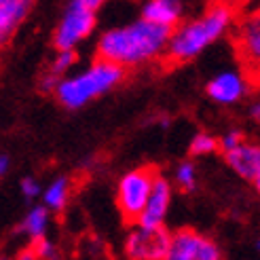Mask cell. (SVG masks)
<instances>
[{
	"instance_id": "cell-24",
	"label": "cell",
	"mask_w": 260,
	"mask_h": 260,
	"mask_svg": "<svg viewBox=\"0 0 260 260\" xmlns=\"http://www.w3.org/2000/svg\"><path fill=\"white\" fill-rule=\"evenodd\" d=\"M17 260H38V258H36V254H34V250L30 248V250H25V252H21Z\"/></svg>"
},
{
	"instance_id": "cell-25",
	"label": "cell",
	"mask_w": 260,
	"mask_h": 260,
	"mask_svg": "<svg viewBox=\"0 0 260 260\" xmlns=\"http://www.w3.org/2000/svg\"><path fill=\"white\" fill-rule=\"evenodd\" d=\"M218 3H224V5H229V7H233V9H237V7H241V5L248 3V0H218Z\"/></svg>"
},
{
	"instance_id": "cell-27",
	"label": "cell",
	"mask_w": 260,
	"mask_h": 260,
	"mask_svg": "<svg viewBox=\"0 0 260 260\" xmlns=\"http://www.w3.org/2000/svg\"><path fill=\"white\" fill-rule=\"evenodd\" d=\"M85 3H87V5L91 7V9H93V11H95V9H98V7H100V5L104 3V0H85Z\"/></svg>"
},
{
	"instance_id": "cell-1",
	"label": "cell",
	"mask_w": 260,
	"mask_h": 260,
	"mask_svg": "<svg viewBox=\"0 0 260 260\" xmlns=\"http://www.w3.org/2000/svg\"><path fill=\"white\" fill-rule=\"evenodd\" d=\"M174 30L146 19L134 21L125 28L108 30L98 43V59L116 63L121 68L142 66L163 57Z\"/></svg>"
},
{
	"instance_id": "cell-19",
	"label": "cell",
	"mask_w": 260,
	"mask_h": 260,
	"mask_svg": "<svg viewBox=\"0 0 260 260\" xmlns=\"http://www.w3.org/2000/svg\"><path fill=\"white\" fill-rule=\"evenodd\" d=\"M176 182H178V186L184 192L192 190L194 188V165L188 163V161L182 163L178 167V172H176Z\"/></svg>"
},
{
	"instance_id": "cell-7",
	"label": "cell",
	"mask_w": 260,
	"mask_h": 260,
	"mask_svg": "<svg viewBox=\"0 0 260 260\" xmlns=\"http://www.w3.org/2000/svg\"><path fill=\"white\" fill-rule=\"evenodd\" d=\"M172 243V233L165 226L144 229L138 226L125 241V254L132 260H165Z\"/></svg>"
},
{
	"instance_id": "cell-8",
	"label": "cell",
	"mask_w": 260,
	"mask_h": 260,
	"mask_svg": "<svg viewBox=\"0 0 260 260\" xmlns=\"http://www.w3.org/2000/svg\"><path fill=\"white\" fill-rule=\"evenodd\" d=\"M170 197H172L170 182L159 176L157 180H154L152 192H150V197H148V203L144 207V212H142V216L138 220V226H144V229L163 226L167 207H170Z\"/></svg>"
},
{
	"instance_id": "cell-3",
	"label": "cell",
	"mask_w": 260,
	"mask_h": 260,
	"mask_svg": "<svg viewBox=\"0 0 260 260\" xmlns=\"http://www.w3.org/2000/svg\"><path fill=\"white\" fill-rule=\"evenodd\" d=\"M125 76V68L116 66V63L98 59L93 66L81 72L79 76L61 81L55 89L57 100L66 108H81L89 100H93L102 93H106L112 87H116Z\"/></svg>"
},
{
	"instance_id": "cell-10",
	"label": "cell",
	"mask_w": 260,
	"mask_h": 260,
	"mask_svg": "<svg viewBox=\"0 0 260 260\" xmlns=\"http://www.w3.org/2000/svg\"><path fill=\"white\" fill-rule=\"evenodd\" d=\"M245 79L237 72H222L207 83V95L220 104H233L245 93Z\"/></svg>"
},
{
	"instance_id": "cell-30",
	"label": "cell",
	"mask_w": 260,
	"mask_h": 260,
	"mask_svg": "<svg viewBox=\"0 0 260 260\" xmlns=\"http://www.w3.org/2000/svg\"><path fill=\"white\" fill-rule=\"evenodd\" d=\"M258 250H260V243H258Z\"/></svg>"
},
{
	"instance_id": "cell-11",
	"label": "cell",
	"mask_w": 260,
	"mask_h": 260,
	"mask_svg": "<svg viewBox=\"0 0 260 260\" xmlns=\"http://www.w3.org/2000/svg\"><path fill=\"white\" fill-rule=\"evenodd\" d=\"M182 17V5L180 0H148L142 11V19L165 25V28L176 30Z\"/></svg>"
},
{
	"instance_id": "cell-17",
	"label": "cell",
	"mask_w": 260,
	"mask_h": 260,
	"mask_svg": "<svg viewBox=\"0 0 260 260\" xmlns=\"http://www.w3.org/2000/svg\"><path fill=\"white\" fill-rule=\"evenodd\" d=\"M218 148H220V140L207 136V134H197L190 142L188 152L190 154H207V152H214Z\"/></svg>"
},
{
	"instance_id": "cell-21",
	"label": "cell",
	"mask_w": 260,
	"mask_h": 260,
	"mask_svg": "<svg viewBox=\"0 0 260 260\" xmlns=\"http://www.w3.org/2000/svg\"><path fill=\"white\" fill-rule=\"evenodd\" d=\"M32 250H34V254H36V258H43V260H51L55 256V248L51 245L45 237H41V239H34V243H32Z\"/></svg>"
},
{
	"instance_id": "cell-20",
	"label": "cell",
	"mask_w": 260,
	"mask_h": 260,
	"mask_svg": "<svg viewBox=\"0 0 260 260\" xmlns=\"http://www.w3.org/2000/svg\"><path fill=\"white\" fill-rule=\"evenodd\" d=\"M243 142H245V138H243L241 132H237V129H235V132H229L226 136L220 138V152L224 154V152H229L233 148H237L239 144H243Z\"/></svg>"
},
{
	"instance_id": "cell-5",
	"label": "cell",
	"mask_w": 260,
	"mask_h": 260,
	"mask_svg": "<svg viewBox=\"0 0 260 260\" xmlns=\"http://www.w3.org/2000/svg\"><path fill=\"white\" fill-rule=\"evenodd\" d=\"M95 25V11L85 0H70L63 17L55 30V49L57 51H74L83 38L91 34Z\"/></svg>"
},
{
	"instance_id": "cell-16",
	"label": "cell",
	"mask_w": 260,
	"mask_h": 260,
	"mask_svg": "<svg viewBox=\"0 0 260 260\" xmlns=\"http://www.w3.org/2000/svg\"><path fill=\"white\" fill-rule=\"evenodd\" d=\"M188 260H222V254H220L218 245L210 239V237H199L197 245L192 248Z\"/></svg>"
},
{
	"instance_id": "cell-22",
	"label": "cell",
	"mask_w": 260,
	"mask_h": 260,
	"mask_svg": "<svg viewBox=\"0 0 260 260\" xmlns=\"http://www.w3.org/2000/svg\"><path fill=\"white\" fill-rule=\"evenodd\" d=\"M21 192H23L28 199H32V197H36V194L41 192V186L36 184V180H32V178H23V180H21Z\"/></svg>"
},
{
	"instance_id": "cell-2",
	"label": "cell",
	"mask_w": 260,
	"mask_h": 260,
	"mask_svg": "<svg viewBox=\"0 0 260 260\" xmlns=\"http://www.w3.org/2000/svg\"><path fill=\"white\" fill-rule=\"evenodd\" d=\"M233 19H235V9L214 0L201 17L182 23L174 30L170 45L163 53V61L167 66H182L194 59L207 45L218 41L231 28Z\"/></svg>"
},
{
	"instance_id": "cell-18",
	"label": "cell",
	"mask_w": 260,
	"mask_h": 260,
	"mask_svg": "<svg viewBox=\"0 0 260 260\" xmlns=\"http://www.w3.org/2000/svg\"><path fill=\"white\" fill-rule=\"evenodd\" d=\"M74 61H76V53H74V51H59L57 57L53 59V63H51L49 74H53V76H57V79H59V76L66 72Z\"/></svg>"
},
{
	"instance_id": "cell-23",
	"label": "cell",
	"mask_w": 260,
	"mask_h": 260,
	"mask_svg": "<svg viewBox=\"0 0 260 260\" xmlns=\"http://www.w3.org/2000/svg\"><path fill=\"white\" fill-rule=\"evenodd\" d=\"M250 116H252L256 123H260V102H254L252 106H250Z\"/></svg>"
},
{
	"instance_id": "cell-28",
	"label": "cell",
	"mask_w": 260,
	"mask_h": 260,
	"mask_svg": "<svg viewBox=\"0 0 260 260\" xmlns=\"http://www.w3.org/2000/svg\"><path fill=\"white\" fill-rule=\"evenodd\" d=\"M254 186H256V190H258V194H260V172H258V176H256V180H254Z\"/></svg>"
},
{
	"instance_id": "cell-26",
	"label": "cell",
	"mask_w": 260,
	"mask_h": 260,
	"mask_svg": "<svg viewBox=\"0 0 260 260\" xmlns=\"http://www.w3.org/2000/svg\"><path fill=\"white\" fill-rule=\"evenodd\" d=\"M7 167H9V159H7V154H3L0 157V174H7Z\"/></svg>"
},
{
	"instance_id": "cell-14",
	"label": "cell",
	"mask_w": 260,
	"mask_h": 260,
	"mask_svg": "<svg viewBox=\"0 0 260 260\" xmlns=\"http://www.w3.org/2000/svg\"><path fill=\"white\" fill-rule=\"evenodd\" d=\"M68 194H70V180L57 178L55 182H51V186L45 190V203L51 210H61L68 201Z\"/></svg>"
},
{
	"instance_id": "cell-9",
	"label": "cell",
	"mask_w": 260,
	"mask_h": 260,
	"mask_svg": "<svg viewBox=\"0 0 260 260\" xmlns=\"http://www.w3.org/2000/svg\"><path fill=\"white\" fill-rule=\"evenodd\" d=\"M226 165L235 172L239 178L254 182L258 172H260V146L250 144V142H243L237 148H233L229 152L222 154Z\"/></svg>"
},
{
	"instance_id": "cell-15",
	"label": "cell",
	"mask_w": 260,
	"mask_h": 260,
	"mask_svg": "<svg viewBox=\"0 0 260 260\" xmlns=\"http://www.w3.org/2000/svg\"><path fill=\"white\" fill-rule=\"evenodd\" d=\"M47 210L45 207H34V210L25 216L21 229L28 233L32 239H41L45 235V229H47Z\"/></svg>"
},
{
	"instance_id": "cell-6",
	"label": "cell",
	"mask_w": 260,
	"mask_h": 260,
	"mask_svg": "<svg viewBox=\"0 0 260 260\" xmlns=\"http://www.w3.org/2000/svg\"><path fill=\"white\" fill-rule=\"evenodd\" d=\"M233 45L237 49V55L245 66L250 79L260 81V13L252 11L245 17H241L235 25L233 34Z\"/></svg>"
},
{
	"instance_id": "cell-31",
	"label": "cell",
	"mask_w": 260,
	"mask_h": 260,
	"mask_svg": "<svg viewBox=\"0 0 260 260\" xmlns=\"http://www.w3.org/2000/svg\"><path fill=\"white\" fill-rule=\"evenodd\" d=\"M3 260H5V258H3Z\"/></svg>"
},
{
	"instance_id": "cell-29",
	"label": "cell",
	"mask_w": 260,
	"mask_h": 260,
	"mask_svg": "<svg viewBox=\"0 0 260 260\" xmlns=\"http://www.w3.org/2000/svg\"><path fill=\"white\" fill-rule=\"evenodd\" d=\"M256 11H258V13H260V7H258V9H256Z\"/></svg>"
},
{
	"instance_id": "cell-13",
	"label": "cell",
	"mask_w": 260,
	"mask_h": 260,
	"mask_svg": "<svg viewBox=\"0 0 260 260\" xmlns=\"http://www.w3.org/2000/svg\"><path fill=\"white\" fill-rule=\"evenodd\" d=\"M199 233L192 231V229H180L172 235V243H170V250H167L165 260H188L192 248L197 245L199 241Z\"/></svg>"
},
{
	"instance_id": "cell-12",
	"label": "cell",
	"mask_w": 260,
	"mask_h": 260,
	"mask_svg": "<svg viewBox=\"0 0 260 260\" xmlns=\"http://www.w3.org/2000/svg\"><path fill=\"white\" fill-rule=\"evenodd\" d=\"M34 0H0V36L7 43L30 13Z\"/></svg>"
},
{
	"instance_id": "cell-4",
	"label": "cell",
	"mask_w": 260,
	"mask_h": 260,
	"mask_svg": "<svg viewBox=\"0 0 260 260\" xmlns=\"http://www.w3.org/2000/svg\"><path fill=\"white\" fill-rule=\"evenodd\" d=\"M157 178H159L157 167L144 165V167H138V170H132L119 180V186H116V207H119L125 224H138Z\"/></svg>"
}]
</instances>
